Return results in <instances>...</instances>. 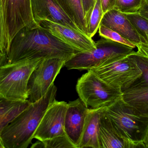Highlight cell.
<instances>
[{
	"mask_svg": "<svg viewBox=\"0 0 148 148\" xmlns=\"http://www.w3.org/2000/svg\"><path fill=\"white\" fill-rule=\"evenodd\" d=\"M130 56L136 62L142 72V76L131 86H148V58L137 51Z\"/></svg>",
	"mask_w": 148,
	"mask_h": 148,
	"instance_id": "cell-23",
	"label": "cell"
},
{
	"mask_svg": "<svg viewBox=\"0 0 148 148\" xmlns=\"http://www.w3.org/2000/svg\"><path fill=\"white\" fill-rule=\"evenodd\" d=\"M30 103L28 100H10L0 95V134L3 129Z\"/></svg>",
	"mask_w": 148,
	"mask_h": 148,
	"instance_id": "cell-17",
	"label": "cell"
},
{
	"mask_svg": "<svg viewBox=\"0 0 148 148\" xmlns=\"http://www.w3.org/2000/svg\"><path fill=\"white\" fill-rule=\"evenodd\" d=\"M116 0H101L103 14L114 8Z\"/></svg>",
	"mask_w": 148,
	"mask_h": 148,
	"instance_id": "cell-28",
	"label": "cell"
},
{
	"mask_svg": "<svg viewBox=\"0 0 148 148\" xmlns=\"http://www.w3.org/2000/svg\"><path fill=\"white\" fill-rule=\"evenodd\" d=\"M56 1L75 23L80 31L87 35V22L82 0Z\"/></svg>",
	"mask_w": 148,
	"mask_h": 148,
	"instance_id": "cell-19",
	"label": "cell"
},
{
	"mask_svg": "<svg viewBox=\"0 0 148 148\" xmlns=\"http://www.w3.org/2000/svg\"><path fill=\"white\" fill-rule=\"evenodd\" d=\"M76 89L79 98L91 109L108 107L122 94L100 78L92 70H88L78 79Z\"/></svg>",
	"mask_w": 148,
	"mask_h": 148,
	"instance_id": "cell-6",
	"label": "cell"
},
{
	"mask_svg": "<svg viewBox=\"0 0 148 148\" xmlns=\"http://www.w3.org/2000/svg\"><path fill=\"white\" fill-rule=\"evenodd\" d=\"M139 12L143 16L148 19V0H146Z\"/></svg>",
	"mask_w": 148,
	"mask_h": 148,
	"instance_id": "cell-30",
	"label": "cell"
},
{
	"mask_svg": "<svg viewBox=\"0 0 148 148\" xmlns=\"http://www.w3.org/2000/svg\"><path fill=\"white\" fill-rule=\"evenodd\" d=\"M86 22L88 23L96 0H82Z\"/></svg>",
	"mask_w": 148,
	"mask_h": 148,
	"instance_id": "cell-27",
	"label": "cell"
},
{
	"mask_svg": "<svg viewBox=\"0 0 148 148\" xmlns=\"http://www.w3.org/2000/svg\"><path fill=\"white\" fill-rule=\"evenodd\" d=\"M98 30L99 35L102 38L109 39L114 41L125 44L135 49L136 48L135 44L129 40H127L117 32L110 29L109 28L106 27L103 24H100Z\"/></svg>",
	"mask_w": 148,
	"mask_h": 148,
	"instance_id": "cell-24",
	"label": "cell"
},
{
	"mask_svg": "<svg viewBox=\"0 0 148 148\" xmlns=\"http://www.w3.org/2000/svg\"><path fill=\"white\" fill-rule=\"evenodd\" d=\"M7 61V54L6 53L0 51V67Z\"/></svg>",
	"mask_w": 148,
	"mask_h": 148,
	"instance_id": "cell-31",
	"label": "cell"
},
{
	"mask_svg": "<svg viewBox=\"0 0 148 148\" xmlns=\"http://www.w3.org/2000/svg\"><path fill=\"white\" fill-rule=\"evenodd\" d=\"M94 50L78 52L65 62L68 70H89L99 67L129 56L134 48L125 44L102 38L96 42Z\"/></svg>",
	"mask_w": 148,
	"mask_h": 148,
	"instance_id": "cell-4",
	"label": "cell"
},
{
	"mask_svg": "<svg viewBox=\"0 0 148 148\" xmlns=\"http://www.w3.org/2000/svg\"><path fill=\"white\" fill-rule=\"evenodd\" d=\"M89 108L78 98L68 103L65 118L66 135L78 148Z\"/></svg>",
	"mask_w": 148,
	"mask_h": 148,
	"instance_id": "cell-13",
	"label": "cell"
},
{
	"mask_svg": "<svg viewBox=\"0 0 148 148\" xmlns=\"http://www.w3.org/2000/svg\"><path fill=\"white\" fill-rule=\"evenodd\" d=\"M121 97L127 104L148 116V86H131L123 91Z\"/></svg>",
	"mask_w": 148,
	"mask_h": 148,
	"instance_id": "cell-18",
	"label": "cell"
},
{
	"mask_svg": "<svg viewBox=\"0 0 148 148\" xmlns=\"http://www.w3.org/2000/svg\"><path fill=\"white\" fill-rule=\"evenodd\" d=\"M146 0H116L114 9L125 14L140 10Z\"/></svg>",
	"mask_w": 148,
	"mask_h": 148,
	"instance_id": "cell-25",
	"label": "cell"
},
{
	"mask_svg": "<svg viewBox=\"0 0 148 148\" xmlns=\"http://www.w3.org/2000/svg\"><path fill=\"white\" fill-rule=\"evenodd\" d=\"M147 43H148V41L147 42Z\"/></svg>",
	"mask_w": 148,
	"mask_h": 148,
	"instance_id": "cell-33",
	"label": "cell"
},
{
	"mask_svg": "<svg viewBox=\"0 0 148 148\" xmlns=\"http://www.w3.org/2000/svg\"><path fill=\"white\" fill-rule=\"evenodd\" d=\"M57 91V87L53 84L45 95L30 103L3 129L0 139L4 148L29 147L45 112L56 100Z\"/></svg>",
	"mask_w": 148,
	"mask_h": 148,
	"instance_id": "cell-2",
	"label": "cell"
},
{
	"mask_svg": "<svg viewBox=\"0 0 148 148\" xmlns=\"http://www.w3.org/2000/svg\"><path fill=\"white\" fill-rule=\"evenodd\" d=\"M3 14L7 53L15 36L24 27H40L34 19L31 0H0Z\"/></svg>",
	"mask_w": 148,
	"mask_h": 148,
	"instance_id": "cell-7",
	"label": "cell"
},
{
	"mask_svg": "<svg viewBox=\"0 0 148 148\" xmlns=\"http://www.w3.org/2000/svg\"><path fill=\"white\" fill-rule=\"evenodd\" d=\"M31 7L34 19L40 26L42 21H48L81 32L56 0H31Z\"/></svg>",
	"mask_w": 148,
	"mask_h": 148,
	"instance_id": "cell-12",
	"label": "cell"
},
{
	"mask_svg": "<svg viewBox=\"0 0 148 148\" xmlns=\"http://www.w3.org/2000/svg\"><path fill=\"white\" fill-rule=\"evenodd\" d=\"M31 148H76L66 135L57 136L32 144Z\"/></svg>",
	"mask_w": 148,
	"mask_h": 148,
	"instance_id": "cell-21",
	"label": "cell"
},
{
	"mask_svg": "<svg viewBox=\"0 0 148 148\" xmlns=\"http://www.w3.org/2000/svg\"><path fill=\"white\" fill-rule=\"evenodd\" d=\"M68 103L55 100L48 108L33 138L43 141L66 135L65 118Z\"/></svg>",
	"mask_w": 148,
	"mask_h": 148,
	"instance_id": "cell-10",
	"label": "cell"
},
{
	"mask_svg": "<svg viewBox=\"0 0 148 148\" xmlns=\"http://www.w3.org/2000/svg\"><path fill=\"white\" fill-rule=\"evenodd\" d=\"M0 51L7 54L6 34L2 9L0 1Z\"/></svg>",
	"mask_w": 148,
	"mask_h": 148,
	"instance_id": "cell-26",
	"label": "cell"
},
{
	"mask_svg": "<svg viewBox=\"0 0 148 148\" xmlns=\"http://www.w3.org/2000/svg\"><path fill=\"white\" fill-rule=\"evenodd\" d=\"M92 70L122 93L130 87L142 74L140 69L130 55Z\"/></svg>",
	"mask_w": 148,
	"mask_h": 148,
	"instance_id": "cell-8",
	"label": "cell"
},
{
	"mask_svg": "<svg viewBox=\"0 0 148 148\" xmlns=\"http://www.w3.org/2000/svg\"><path fill=\"white\" fill-rule=\"evenodd\" d=\"M40 26L78 52L94 50L96 42L92 38L74 29L48 21H42Z\"/></svg>",
	"mask_w": 148,
	"mask_h": 148,
	"instance_id": "cell-11",
	"label": "cell"
},
{
	"mask_svg": "<svg viewBox=\"0 0 148 148\" xmlns=\"http://www.w3.org/2000/svg\"><path fill=\"white\" fill-rule=\"evenodd\" d=\"M42 58L29 59L0 67V95L15 101L28 99L27 85L29 77Z\"/></svg>",
	"mask_w": 148,
	"mask_h": 148,
	"instance_id": "cell-5",
	"label": "cell"
},
{
	"mask_svg": "<svg viewBox=\"0 0 148 148\" xmlns=\"http://www.w3.org/2000/svg\"><path fill=\"white\" fill-rule=\"evenodd\" d=\"M0 148H4L3 145L2 143L1 139H0Z\"/></svg>",
	"mask_w": 148,
	"mask_h": 148,
	"instance_id": "cell-32",
	"label": "cell"
},
{
	"mask_svg": "<svg viewBox=\"0 0 148 148\" xmlns=\"http://www.w3.org/2000/svg\"><path fill=\"white\" fill-rule=\"evenodd\" d=\"M125 14L140 36L142 43H147L148 41V18L142 15L139 11Z\"/></svg>",
	"mask_w": 148,
	"mask_h": 148,
	"instance_id": "cell-20",
	"label": "cell"
},
{
	"mask_svg": "<svg viewBox=\"0 0 148 148\" xmlns=\"http://www.w3.org/2000/svg\"><path fill=\"white\" fill-rule=\"evenodd\" d=\"M104 110L100 121V148H125L123 141Z\"/></svg>",
	"mask_w": 148,
	"mask_h": 148,
	"instance_id": "cell-16",
	"label": "cell"
},
{
	"mask_svg": "<svg viewBox=\"0 0 148 148\" xmlns=\"http://www.w3.org/2000/svg\"><path fill=\"white\" fill-rule=\"evenodd\" d=\"M66 61L60 58L44 59L37 65L28 83L29 102H35L46 94Z\"/></svg>",
	"mask_w": 148,
	"mask_h": 148,
	"instance_id": "cell-9",
	"label": "cell"
},
{
	"mask_svg": "<svg viewBox=\"0 0 148 148\" xmlns=\"http://www.w3.org/2000/svg\"><path fill=\"white\" fill-rule=\"evenodd\" d=\"M137 52L148 58V43H140L136 45Z\"/></svg>",
	"mask_w": 148,
	"mask_h": 148,
	"instance_id": "cell-29",
	"label": "cell"
},
{
	"mask_svg": "<svg viewBox=\"0 0 148 148\" xmlns=\"http://www.w3.org/2000/svg\"><path fill=\"white\" fill-rule=\"evenodd\" d=\"M103 15L101 0H96L87 24V35L88 37L92 38L97 32Z\"/></svg>",
	"mask_w": 148,
	"mask_h": 148,
	"instance_id": "cell-22",
	"label": "cell"
},
{
	"mask_svg": "<svg viewBox=\"0 0 148 148\" xmlns=\"http://www.w3.org/2000/svg\"><path fill=\"white\" fill-rule=\"evenodd\" d=\"M78 53L41 26L24 27L11 41L7 63L29 59L60 58L66 61Z\"/></svg>",
	"mask_w": 148,
	"mask_h": 148,
	"instance_id": "cell-1",
	"label": "cell"
},
{
	"mask_svg": "<svg viewBox=\"0 0 148 148\" xmlns=\"http://www.w3.org/2000/svg\"><path fill=\"white\" fill-rule=\"evenodd\" d=\"M101 24L116 31L136 46L142 43L141 38L125 13L113 9L106 12Z\"/></svg>",
	"mask_w": 148,
	"mask_h": 148,
	"instance_id": "cell-14",
	"label": "cell"
},
{
	"mask_svg": "<svg viewBox=\"0 0 148 148\" xmlns=\"http://www.w3.org/2000/svg\"><path fill=\"white\" fill-rule=\"evenodd\" d=\"M104 112L123 141L125 148H148V116L127 104L121 96L105 107Z\"/></svg>",
	"mask_w": 148,
	"mask_h": 148,
	"instance_id": "cell-3",
	"label": "cell"
},
{
	"mask_svg": "<svg viewBox=\"0 0 148 148\" xmlns=\"http://www.w3.org/2000/svg\"><path fill=\"white\" fill-rule=\"evenodd\" d=\"M105 107L88 109L78 148H100V121Z\"/></svg>",
	"mask_w": 148,
	"mask_h": 148,
	"instance_id": "cell-15",
	"label": "cell"
}]
</instances>
